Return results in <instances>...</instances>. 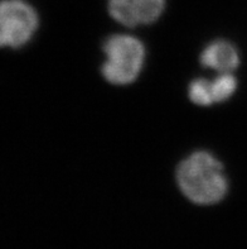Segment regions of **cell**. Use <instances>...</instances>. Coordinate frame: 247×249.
<instances>
[{
    "label": "cell",
    "instance_id": "cell-6",
    "mask_svg": "<svg viewBox=\"0 0 247 249\" xmlns=\"http://www.w3.org/2000/svg\"><path fill=\"white\" fill-rule=\"evenodd\" d=\"M237 89V80L232 72L219 73L216 79L211 80V92L213 104L229 100Z\"/></svg>",
    "mask_w": 247,
    "mask_h": 249
},
{
    "label": "cell",
    "instance_id": "cell-2",
    "mask_svg": "<svg viewBox=\"0 0 247 249\" xmlns=\"http://www.w3.org/2000/svg\"><path fill=\"white\" fill-rule=\"evenodd\" d=\"M101 72L107 82L114 85H129L138 79L145 62L143 42L130 35H114L103 43Z\"/></svg>",
    "mask_w": 247,
    "mask_h": 249
},
{
    "label": "cell",
    "instance_id": "cell-3",
    "mask_svg": "<svg viewBox=\"0 0 247 249\" xmlns=\"http://www.w3.org/2000/svg\"><path fill=\"white\" fill-rule=\"evenodd\" d=\"M39 27L37 10L25 0H0V48L24 47Z\"/></svg>",
    "mask_w": 247,
    "mask_h": 249
},
{
    "label": "cell",
    "instance_id": "cell-4",
    "mask_svg": "<svg viewBox=\"0 0 247 249\" xmlns=\"http://www.w3.org/2000/svg\"><path fill=\"white\" fill-rule=\"evenodd\" d=\"M166 0H107L111 18L134 28L157 22L165 9Z\"/></svg>",
    "mask_w": 247,
    "mask_h": 249
},
{
    "label": "cell",
    "instance_id": "cell-1",
    "mask_svg": "<svg viewBox=\"0 0 247 249\" xmlns=\"http://www.w3.org/2000/svg\"><path fill=\"white\" fill-rule=\"evenodd\" d=\"M177 183L181 194L197 205H213L229 193V180L223 164L212 153L194 152L179 163Z\"/></svg>",
    "mask_w": 247,
    "mask_h": 249
},
{
    "label": "cell",
    "instance_id": "cell-7",
    "mask_svg": "<svg viewBox=\"0 0 247 249\" xmlns=\"http://www.w3.org/2000/svg\"><path fill=\"white\" fill-rule=\"evenodd\" d=\"M188 96L193 104L199 107H210L213 104L212 92H211V80L196 79L189 84Z\"/></svg>",
    "mask_w": 247,
    "mask_h": 249
},
{
    "label": "cell",
    "instance_id": "cell-5",
    "mask_svg": "<svg viewBox=\"0 0 247 249\" xmlns=\"http://www.w3.org/2000/svg\"><path fill=\"white\" fill-rule=\"evenodd\" d=\"M200 65L207 69L214 70L219 73L233 72L240 65V54L237 48L231 42H211L200 53Z\"/></svg>",
    "mask_w": 247,
    "mask_h": 249
}]
</instances>
